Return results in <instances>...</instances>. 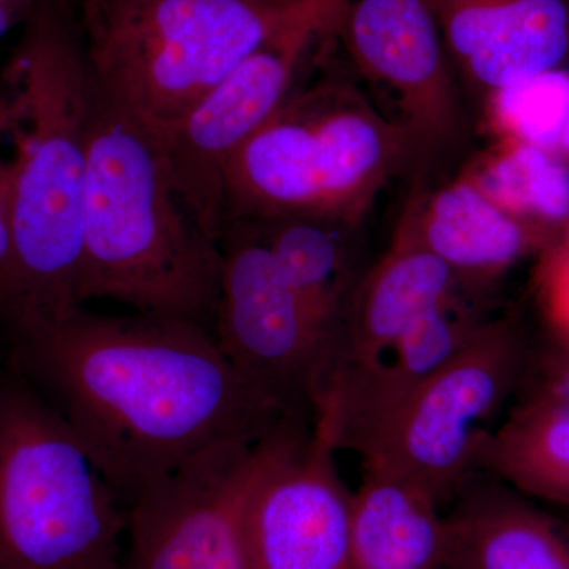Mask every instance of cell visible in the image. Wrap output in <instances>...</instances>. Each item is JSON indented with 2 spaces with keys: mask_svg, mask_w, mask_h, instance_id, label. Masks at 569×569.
Wrapping results in <instances>:
<instances>
[{
  "mask_svg": "<svg viewBox=\"0 0 569 569\" xmlns=\"http://www.w3.org/2000/svg\"><path fill=\"white\" fill-rule=\"evenodd\" d=\"M516 399L542 400L569 410V351L542 337L530 342Z\"/></svg>",
  "mask_w": 569,
  "mask_h": 569,
  "instance_id": "cell-23",
  "label": "cell"
},
{
  "mask_svg": "<svg viewBox=\"0 0 569 569\" xmlns=\"http://www.w3.org/2000/svg\"><path fill=\"white\" fill-rule=\"evenodd\" d=\"M219 247L217 346L284 417L316 425L335 367V339L284 279L253 223L224 224Z\"/></svg>",
  "mask_w": 569,
  "mask_h": 569,
  "instance_id": "cell-8",
  "label": "cell"
},
{
  "mask_svg": "<svg viewBox=\"0 0 569 569\" xmlns=\"http://www.w3.org/2000/svg\"><path fill=\"white\" fill-rule=\"evenodd\" d=\"M557 152L563 157L565 160L569 163V116L567 122H565L563 130H561L559 148H557Z\"/></svg>",
  "mask_w": 569,
  "mask_h": 569,
  "instance_id": "cell-29",
  "label": "cell"
},
{
  "mask_svg": "<svg viewBox=\"0 0 569 569\" xmlns=\"http://www.w3.org/2000/svg\"><path fill=\"white\" fill-rule=\"evenodd\" d=\"M250 223L274 254L284 279L332 336L337 348L348 309L369 268L362 263V223L316 216L277 217Z\"/></svg>",
  "mask_w": 569,
  "mask_h": 569,
  "instance_id": "cell-19",
  "label": "cell"
},
{
  "mask_svg": "<svg viewBox=\"0 0 569 569\" xmlns=\"http://www.w3.org/2000/svg\"><path fill=\"white\" fill-rule=\"evenodd\" d=\"M13 160L0 159V268L11 246V209H13Z\"/></svg>",
  "mask_w": 569,
  "mask_h": 569,
  "instance_id": "cell-25",
  "label": "cell"
},
{
  "mask_svg": "<svg viewBox=\"0 0 569 569\" xmlns=\"http://www.w3.org/2000/svg\"><path fill=\"white\" fill-rule=\"evenodd\" d=\"M538 257H545L552 261H559V263L569 264V220L568 223L565 224L563 230H561L559 238H557L545 252L539 253Z\"/></svg>",
  "mask_w": 569,
  "mask_h": 569,
  "instance_id": "cell-27",
  "label": "cell"
},
{
  "mask_svg": "<svg viewBox=\"0 0 569 569\" xmlns=\"http://www.w3.org/2000/svg\"><path fill=\"white\" fill-rule=\"evenodd\" d=\"M335 37L358 73L392 92L426 160L467 151L468 107L427 0H347Z\"/></svg>",
  "mask_w": 569,
  "mask_h": 569,
  "instance_id": "cell-11",
  "label": "cell"
},
{
  "mask_svg": "<svg viewBox=\"0 0 569 569\" xmlns=\"http://www.w3.org/2000/svg\"><path fill=\"white\" fill-rule=\"evenodd\" d=\"M471 181L512 216L559 238L569 220V163L560 153L508 140Z\"/></svg>",
  "mask_w": 569,
  "mask_h": 569,
  "instance_id": "cell-21",
  "label": "cell"
},
{
  "mask_svg": "<svg viewBox=\"0 0 569 569\" xmlns=\"http://www.w3.org/2000/svg\"><path fill=\"white\" fill-rule=\"evenodd\" d=\"M336 452L312 427L261 479L246 509L250 569H353V492Z\"/></svg>",
  "mask_w": 569,
  "mask_h": 569,
  "instance_id": "cell-12",
  "label": "cell"
},
{
  "mask_svg": "<svg viewBox=\"0 0 569 569\" xmlns=\"http://www.w3.org/2000/svg\"><path fill=\"white\" fill-rule=\"evenodd\" d=\"M6 372L66 422L123 505L203 455L290 421L236 372L211 331L82 307L2 343Z\"/></svg>",
  "mask_w": 569,
  "mask_h": 569,
  "instance_id": "cell-1",
  "label": "cell"
},
{
  "mask_svg": "<svg viewBox=\"0 0 569 569\" xmlns=\"http://www.w3.org/2000/svg\"><path fill=\"white\" fill-rule=\"evenodd\" d=\"M351 496L353 569H438L447 529L443 508L410 479L377 463H362Z\"/></svg>",
  "mask_w": 569,
  "mask_h": 569,
  "instance_id": "cell-18",
  "label": "cell"
},
{
  "mask_svg": "<svg viewBox=\"0 0 569 569\" xmlns=\"http://www.w3.org/2000/svg\"><path fill=\"white\" fill-rule=\"evenodd\" d=\"M418 224L422 241L451 269L460 293L477 305L523 258L538 257L553 242L470 178L421 192Z\"/></svg>",
  "mask_w": 569,
  "mask_h": 569,
  "instance_id": "cell-17",
  "label": "cell"
},
{
  "mask_svg": "<svg viewBox=\"0 0 569 569\" xmlns=\"http://www.w3.org/2000/svg\"><path fill=\"white\" fill-rule=\"evenodd\" d=\"M0 569H6V568H3L2 565H0Z\"/></svg>",
  "mask_w": 569,
  "mask_h": 569,
  "instance_id": "cell-31",
  "label": "cell"
},
{
  "mask_svg": "<svg viewBox=\"0 0 569 569\" xmlns=\"http://www.w3.org/2000/svg\"><path fill=\"white\" fill-rule=\"evenodd\" d=\"M425 160L413 134L331 67L291 89L234 153L224 171V224L287 216L362 223L380 190Z\"/></svg>",
  "mask_w": 569,
  "mask_h": 569,
  "instance_id": "cell-4",
  "label": "cell"
},
{
  "mask_svg": "<svg viewBox=\"0 0 569 569\" xmlns=\"http://www.w3.org/2000/svg\"><path fill=\"white\" fill-rule=\"evenodd\" d=\"M347 0H317L213 86L162 141L176 190L206 234L224 228V171L290 96L307 54L335 32Z\"/></svg>",
  "mask_w": 569,
  "mask_h": 569,
  "instance_id": "cell-10",
  "label": "cell"
},
{
  "mask_svg": "<svg viewBox=\"0 0 569 569\" xmlns=\"http://www.w3.org/2000/svg\"><path fill=\"white\" fill-rule=\"evenodd\" d=\"M14 121H17V114H14V108L9 96L0 93V138L13 133Z\"/></svg>",
  "mask_w": 569,
  "mask_h": 569,
  "instance_id": "cell-28",
  "label": "cell"
},
{
  "mask_svg": "<svg viewBox=\"0 0 569 569\" xmlns=\"http://www.w3.org/2000/svg\"><path fill=\"white\" fill-rule=\"evenodd\" d=\"M36 0H0V39L17 26H22Z\"/></svg>",
  "mask_w": 569,
  "mask_h": 569,
  "instance_id": "cell-26",
  "label": "cell"
},
{
  "mask_svg": "<svg viewBox=\"0 0 569 569\" xmlns=\"http://www.w3.org/2000/svg\"><path fill=\"white\" fill-rule=\"evenodd\" d=\"M6 78L17 156L11 246L0 268V342L82 307L92 81L63 0L33 2Z\"/></svg>",
  "mask_w": 569,
  "mask_h": 569,
  "instance_id": "cell-2",
  "label": "cell"
},
{
  "mask_svg": "<svg viewBox=\"0 0 569 569\" xmlns=\"http://www.w3.org/2000/svg\"><path fill=\"white\" fill-rule=\"evenodd\" d=\"M219 242L176 190L159 138L92 84L80 298L114 299L142 316L213 335Z\"/></svg>",
  "mask_w": 569,
  "mask_h": 569,
  "instance_id": "cell-3",
  "label": "cell"
},
{
  "mask_svg": "<svg viewBox=\"0 0 569 569\" xmlns=\"http://www.w3.org/2000/svg\"><path fill=\"white\" fill-rule=\"evenodd\" d=\"M419 200V190L408 198L387 252L367 268L356 290L329 385L346 370L378 361L430 310L466 298L451 269L422 241Z\"/></svg>",
  "mask_w": 569,
  "mask_h": 569,
  "instance_id": "cell-15",
  "label": "cell"
},
{
  "mask_svg": "<svg viewBox=\"0 0 569 569\" xmlns=\"http://www.w3.org/2000/svg\"><path fill=\"white\" fill-rule=\"evenodd\" d=\"M550 511L553 512L557 519H559L561 529L565 530V533L568 535L569 538V509H559V508H549Z\"/></svg>",
  "mask_w": 569,
  "mask_h": 569,
  "instance_id": "cell-30",
  "label": "cell"
},
{
  "mask_svg": "<svg viewBox=\"0 0 569 569\" xmlns=\"http://www.w3.org/2000/svg\"><path fill=\"white\" fill-rule=\"evenodd\" d=\"M489 107L496 111L508 140L557 152L569 116V70L531 78L498 93Z\"/></svg>",
  "mask_w": 569,
  "mask_h": 569,
  "instance_id": "cell-22",
  "label": "cell"
},
{
  "mask_svg": "<svg viewBox=\"0 0 569 569\" xmlns=\"http://www.w3.org/2000/svg\"><path fill=\"white\" fill-rule=\"evenodd\" d=\"M443 518L438 569H569L559 519L489 471L477 470L460 485Z\"/></svg>",
  "mask_w": 569,
  "mask_h": 569,
  "instance_id": "cell-16",
  "label": "cell"
},
{
  "mask_svg": "<svg viewBox=\"0 0 569 569\" xmlns=\"http://www.w3.org/2000/svg\"><path fill=\"white\" fill-rule=\"evenodd\" d=\"M478 470L503 479L549 508L569 509V410L516 399L507 418L482 438Z\"/></svg>",
  "mask_w": 569,
  "mask_h": 569,
  "instance_id": "cell-20",
  "label": "cell"
},
{
  "mask_svg": "<svg viewBox=\"0 0 569 569\" xmlns=\"http://www.w3.org/2000/svg\"><path fill=\"white\" fill-rule=\"evenodd\" d=\"M127 508L80 440L13 373H0V565L119 569Z\"/></svg>",
  "mask_w": 569,
  "mask_h": 569,
  "instance_id": "cell-6",
  "label": "cell"
},
{
  "mask_svg": "<svg viewBox=\"0 0 569 569\" xmlns=\"http://www.w3.org/2000/svg\"><path fill=\"white\" fill-rule=\"evenodd\" d=\"M460 91L478 108L498 93L569 70V0H427Z\"/></svg>",
  "mask_w": 569,
  "mask_h": 569,
  "instance_id": "cell-13",
  "label": "cell"
},
{
  "mask_svg": "<svg viewBox=\"0 0 569 569\" xmlns=\"http://www.w3.org/2000/svg\"><path fill=\"white\" fill-rule=\"evenodd\" d=\"M531 337L518 316L490 317L362 449L445 509L478 470L482 438L518 392Z\"/></svg>",
  "mask_w": 569,
  "mask_h": 569,
  "instance_id": "cell-7",
  "label": "cell"
},
{
  "mask_svg": "<svg viewBox=\"0 0 569 569\" xmlns=\"http://www.w3.org/2000/svg\"><path fill=\"white\" fill-rule=\"evenodd\" d=\"M489 318L481 305L466 298L430 310L378 361L332 378L313 427L336 451L361 455Z\"/></svg>",
  "mask_w": 569,
  "mask_h": 569,
  "instance_id": "cell-14",
  "label": "cell"
},
{
  "mask_svg": "<svg viewBox=\"0 0 569 569\" xmlns=\"http://www.w3.org/2000/svg\"><path fill=\"white\" fill-rule=\"evenodd\" d=\"M533 291L545 339L569 351V264L538 257Z\"/></svg>",
  "mask_w": 569,
  "mask_h": 569,
  "instance_id": "cell-24",
  "label": "cell"
},
{
  "mask_svg": "<svg viewBox=\"0 0 569 569\" xmlns=\"http://www.w3.org/2000/svg\"><path fill=\"white\" fill-rule=\"evenodd\" d=\"M310 429L290 421L261 440L220 445L142 489L127 505L119 569H250L247 505Z\"/></svg>",
  "mask_w": 569,
  "mask_h": 569,
  "instance_id": "cell-9",
  "label": "cell"
},
{
  "mask_svg": "<svg viewBox=\"0 0 569 569\" xmlns=\"http://www.w3.org/2000/svg\"><path fill=\"white\" fill-rule=\"evenodd\" d=\"M317 0H63L93 88L160 142Z\"/></svg>",
  "mask_w": 569,
  "mask_h": 569,
  "instance_id": "cell-5",
  "label": "cell"
}]
</instances>
